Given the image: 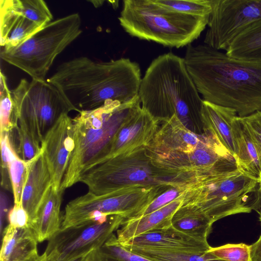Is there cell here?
<instances>
[{
  "label": "cell",
  "instance_id": "ab89813d",
  "mask_svg": "<svg viewBox=\"0 0 261 261\" xmlns=\"http://www.w3.org/2000/svg\"><path fill=\"white\" fill-rule=\"evenodd\" d=\"M93 251L87 253L83 254L82 255L79 256L77 257H76L68 261H89L90 254Z\"/></svg>",
  "mask_w": 261,
  "mask_h": 261
},
{
  "label": "cell",
  "instance_id": "d6a6232c",
  "mask_svg": "<svg viewBox=\"0 0 261 261\" xmlns=\"http://www.w3.org/2000/svg\"><path fill=\"white\" fill-rule=\"evenodd\" d=\"M208 252L216 258L224 261H250V245L244 243L211 247Z\"/></svg>",
  "mask_w": 261,
  "mask_h": 261
},
{
  "label": "cell",
  "instance_id": "277c9868",
  "mask_svg": "<svg viewBox=\"0 0 261 261\" xmlns=\"http://www.w3.org/2000/svg\"><path fill=\"white\" fill-rule=\"evenodd\" d=\"M167 183L183 191L181 206L202 213L214 223L261 207L259 180L238 169L222 173L181 174L169 177Z\"/></svg>",
  "mask_w": 261,
  "mask_h": 261
},
{
  "label": "cell",
  "instance_id": "8d00e7d4",
  "mask_svg": "<svg viewBox=\"0 0 261 261\" xmlns=\"http://www.w3.org/2000/svg\"><path fill=\"white\" fill-rule=\"evenodd\" d=\"M9 224L15 228L30 227V218L22 203L14 204L8 214Z\"/></svg>",
  "mask_w": 261,
  "mask_h": 261
},
{
  "label": "cell",
  "instance_id": "9a60e30c",
  "mask_svg": "<svg viewBox=\"0 0 261 261\" xmlns=\"http://www.w3.org/2000/svg\"><path fill=\"white\" fill-rule=\"evenodd\" d=\"M160 125L158 120L141 107L139 100L129 110L98 165L115 158L128 157L145 151Z\"/></svg>",
  "mask_w": 261,
  "mask_h": 261
},
{
  "label": "cell",
  "instance_id": "e0dca14e",
  "mask_svg": "<svg viewBox=\"0 0 261 261\" xmlns=\"http://www.w3.org/2000/svg\"><path fill=\"white\" fill-rule=\"evenodd\" d=\"M121 244L129 251L142 249L204 252L211 248L207 241L184 234L171 226L167 229L143 233Z\"/></svg>",
  "mask_w": 261,
  "mask_h": 261
},
{
  "label": "cell",
  "instance_id": "cb8c5ba5",
  "mask_svg": "<svg viewBox=\"0 0 261 261\" xmlns=\"http://www.w3.org/2000/svg\"><path fill=\"white\" fill-rule=\"evenodd\" d=\"M38 241L30 227L15 228L8 224L2 239L0 261H22L38 252Z\"/></svg>",
  "mask_w": 261,
  "mask_h": 261
},
{
  "label": "cell",
  "instance_id": "f35d334b",
  "mask_svg": "<svg viewBox=\"0 0 261 261\" xmlns=\"http://www.w3.org/2000/svg\"><path fill=\"white\" fill-rule=\"evenodd\" d=\"M22 261H48L46 254L39 255L38 252Z\"/></svg>",
  "mask_w": 261,
  "mask_h": 261
},
{
  "label": "cell",
  "instance_id": "3957f363",
  "mask_svg": "<svg viewBox=\"0 0 261 261\" xmlns=\"http://www.w3.org/2000/svg\"><path fill=\"white\" fill-rule=\"evenodd\" d=\"M138 96L141 107L160 123L176 115L189 129L194 125L202 129L203 100L184 58L169 52L153 59L142 78Z\"/></svg>",
  "mask_w": 261,
  "mask_h": 261
},
{
  "label": "cell",
  "instance_id": "30bf717a",
  "mask_svg": "<svg viewBox=\"0 0 261 261\" xmlns=\"http://www.w3.org/2000/svg\"><path fill=\"white\" fill-rule=\"evenodd\" d=\"M149 199V192L144 187L132 188L103 195L88 192L67 204L61 228L89 221L101 220L109 215H120L128 219L143 209Z\"/></svg>",
  "mask_w": 261,
  "mask_h": 261
},
{
  "label": "cell",
  "instance_id": "7402d4cb",
  "mask_svg": "<svg viewBox=\"0 0 261 261\" xmlns=\"http://www.w3.org/2000/svg\"><path fill=\"white\" fill-rule=\"evenodd\" d=\"M237 116L236 111L231 108L203 101L201 111L203 133L213 134L233 156L234 148L232 124Z\"/></svg>",
  "mask_w": 261,
  "mask_h": 261
},
{
  "label": "cell",
  "instance_id": "d4e9b609",
  "mask_svg": "<svg viewBox=\"0 0 261 261\" xmlns=\"http://www.w3.org/2000/svg\"><path fill=\"white\" fill-rule=\"evenodd\" d=\"M225 51V54L231 58L261 62V19L245 27Z\"/></svg>",
  "mask_w": 261,
  "mask_h": 261
},
{
  "label": "cell",
  "instance_id": "9c48e42d",
  "mask_svg": "<svg viewBox=\"0 0 261 261\" xmlns=\"http://www.w3.org/2000/svg\"><path fill=\"white\" fill-rule=\"evenodd\" d=\"M167 178L152 165L145 150L96 166L86 172L80 182L87 185L89 192L103 195L133 187L164 184Z\"/></svg>",
  "mask_w": 261,
  "mask_h": 261
},
{
  "label": "cell",
  "instance_id": "60d3db41",
  "mask_svg": "<svg viewBox=\"0 0 261 261\" xmlns=\"http://www.w3.org/2000/svg\"><path fill=\"white\" fill-rule=\"evenodd\" d=\"M96 4H93L95 7H99L101 6L105 2L104 1H95Z\"/></svg>",
  "mask_w": 261,
  "mask_h": 261
},
{
  "label": "cell",
  "instance_id": "2e32d148",
  "mask_svg": "<svg viewBox=\"0 0 261 261\" xmlns=\"http://www.w3.org/2000/svg\"><path fill=\"white\" fill-rule=\"evenodd\" d=\"M74 146L72 118L65 114L47 130L41 143L51 185L57 189H60Z\"/></svg>",
  "mask_w": 261,
  "mask_h": 261
},
{
  "label": "cell",
  "instance_id": "74e56055",
  "mask_svg": "<svg viewBox=\"0 0 261 261\" xmlns=\"http://www.w3.org/2000/svg\"><path fill=\"white\" fill-rule=\"evenodd\" d=\"M250 261H261V234L258 239L250 245Z\"/></svg>",
  "mask_w": 261,
  "mask_h": 261
},
{
  "label": "cell",
  "instance_id": "f546056e",
  "mask_svg": "<svg viewBox=\"0 0 261 261\" xmlns=\"http://www.w3.org/2000/svg\"><path fill=\"white\" fill-rule=\"evenodd\" d=\"M156 4L180 13L210 17L212 0H153Z\"/></svg>",
  "mask_w": 261,
  "mask_h": 261
},
{
  "label": "cell",
  "instance_id": "5bb4252c",
  "mask_svg": "<svg viewBox=\"0 0 261 261\" xmlns=\"http://www.w3.org/2000/svg\"><path fill=\"white\" fill-rule=\"evenodd\" d=\"M212 11L204 43L226 50L247 25L261 19V0H212Z\"/></svg>",
  "mask_w": 261,
  "mask_h": 261
},
{
  "label": "cell",
  "instance_id": "ffe728a7",
  "mask_svg": "<svg viewBox=\"0 0 261 261\" xmlns=\"http://www.w3.org/2000/svg\"><path fill=\"white\" fill-rule=\"evenodd\" d=\"M51 185L50 170L41 150L30 160L28 175L22 195L21 203L29 215L30 225L34 221L42 199Z\"/></svg>",
  "mask_w": 261,
  "mask_h": 261
},
{
  "label": "cell",
  "instance_id": "603a6c76",
  "mask_svg": "<svg viewBox=\"0 0 261 261\" xmlns=\"http://www.w3.org/2000/svg\"><path fill=\"white\" fill-rule=\"evenodd\" d=\"M235 159L237 169L259 180L260 167L257 153L252 138L241 117L232 124Z\"/></svg>",
  "mask_w": 261,
  "mask_h": 261
},
{
  "label": "cell",
  "instance_id": "d6986e66",
  "mask_svg": "<svg viewBox=\"0 0 261 261\" xmlns=\"http://www.w3.org/2000/svg\"><path fill=\"white\" fill-rule=\"evenodd\" d=\"M183 196L181 195L151 213L125 220L116 231L118 240L122 244L143 233L169 228L171 226L173 216L181 206Z\"/></svg>",
  "mask_w": 261,
  "mask_h": 261
},
{
  "label": "cell",
  "instance_id": "f1b7e54d",
  "mask_svg": "<svg viewBox=\"0 0 261 261\" xmlns=\"http://www.w3.org/2000/svg\"><path fill=\"white\" fill-rule=\"evenodd\" d=\"M153 261H224L216 258L208 252L161 251L136 249L129 251Z\"/></svg>",
  "mask_w": 261,
  "mask_h": 261
},
{
  "label": "cell",
  "instance_id": "44dd1931",
  "mask_svg": "<svg viewBox=\"0 0 261 261\" xmlns=\"http://www.w3.org/2000/svg\"><path fill=\"white\" fill-rule=\"evenodd\" d=\"M64 191L51 185L45 192L30 225L38 243L49 240L61 227V206Z\"/></svg>",
  "mask_w": 261,
  "mask_h": 261
},
{
  "label": "cell",
  "instance_id": "4316f807",
  "mask_svg": "<svg viewBox=\"0 0 261 261\" xmlns=\"http://www.w3.org/2000/svg\"><path fill=\"white\" fill-rule=\"evenodd\" d=\"M89 261H153L124 248L113 233L99 248L93 250Z\"/></svg>",
  "mask_w": 261,
  "mask_h": 261
},
{
  "label": "cell",
  "instance_id": "7c38bea8",
  "mask_svg": "<svg viewBox=\"0 0 261 261\" xmlns=\"http://www.w3.org/2000/svg\"><path fill=\"white\" fill-rule=\"evenodd\" d=\"M125 218L110 215L61 228L49 240L44 251L48 261H68L99 249L122 225Z\"/></svg>",
  "mask_w": 261,
  "mask_h": 261
},
{
  "label": "cell",
  "instance_id": "7a4b0ae2",
  "mask_svg": "<svg viewBox=\"0 0 261 261\" xmlns=\"http://www.w3.org/2000/svg\"><path fill=\"white\" fill-rule=\"evenodd\" d=\"M142 78L139 65L129 58L97 62L82 56L61 63L47 81L80 112L108 100L132 101L138 96Z\"/></svg>",
  "mask_w": 261,
  "mask_h": 261
},
{
  "label": "cell",
  "instance_id": "4fadbf2b",
  "mask_svg": "<svg viewBox=\"0 0 261 261\" xmlns=\"http://www.w3.org/2000/svg\"><path fill=\"white\" fill-rule=\"evenodd\" d=\"M53 18L44 1L1 0V45L4 50L17 46Z\"/></svg>",
  "mask_w": 261,
  "mask_h": 261
},
{
  "label": "cell",
  "instance_id": "484cf974",
  "mask_svg": "<svg viewBox=\"0 0 261 261\" xmlns=\"http://www.w3.org/2000/svg\"><path fill=\"white\" fill-rule=\"evenodd\" d=\"M213 223L202 213L181 205L175 213L171 220V226L175 230L204 241H207Z\"/></svg>",
  "mask_w": 261,
  "mask_h": 261
},
{
  "label": "cell",
  "instance_id": "8fae6325",
  "mask_svg": "<svg viewBox=\"0 0 261 261\" xmlns=\"http://www.w3.org/2000/svg\"><path fill=\"white\" fill-rule=\"evenodd\" d=\"M152 165L164 176L194 172L225 173L237 169L233 155L211 133L204 132L197 147L188 152L174 151L148 156Z\"/></svg>",
  "mask_w": 261,
  "mask_h": 261
},
{
  "label": "cell",
  "instance_id": "836d02e7",
  "mask_svg": "<svg viewBox=\"0 0 261 261\" xmlns=\"http://www.w3.org/2000/svg\"><path fill=\"white\" fill-rule=\"evenodd\" d=\"M241 118L252 138L257 153L260 167L259 184L261 191V110Z\"/></svg>",
  "mask_w": 261,
  "mask_h": 261
},
{
  "label": "cell",
  "instance_id": "ac0fdd59",
  "mask_svg": "<svg viewBox=\"0 0 261 261\" xmlns=\"http://www.w3.org/2000/svg\"><path fill=\"white\" fill-rule=\"evenodd\" d=\"M149 145L148 156L161 155L172 152L194 150L201 141L202 134H197L185 126L176 115L161 122Z\"/></svg>",
  "mask_w": 261,
  "mask_h": 261
},
{
  "label": "cell",
  "instance_id": "52a82bcc",
  "mask_svg": "<svg viewBox=\"0 0 261 261\" xmlns=\"http://www.w3.org/2000/svg\"><path fill=\"white\" fill-rule=\"evenodd\" d=\"M77 13L53 20L17 46L3 49L1 58L29 74L44 80L56 57L82 33Z\"/></svg>",
  "mask_w": 261,
  "mask_h": 261
},
{
  "label": "cell",
  "instance_id": "83f0119b",
  "mask_svg": "<svg viewBox=\"0 0 261 261\" xmlns=\"http://www.w3.org/2000/svg\"><path fill=\"white\" fill-rule=\"evenodd\" d=\"M18 116L12 91L8 88L5 75L1 72L0 130L11 133L18 126Z\"/></svg>",
  "mask_w": 261,
  "mask_h": 261
},
{
  "label": "cell",
  "instance_id": "1f68e13d",
  "mask_svg": "<svg viewBox=\"0 0 261 261\" xmlns=\"http://www.w3.org/2000/svg\"><path fill=\"white\" fill-rule=\"evenodd\" d=\"M18 144L16 152L25 161H30L41 151V143L23 124L18 123L16 128Z\"/></svg>",
  "mask_w": 261,
  "mask_h": 261
},
{
  "label": "cell",
  "instance_id": "5b68a950",
  "mask_svg": "<svg viewBox=\"0 0 261 261\" xmlns=\"http://www.w3.org/2000/svg\"><path fill=\"white\" fill-rule=\"evenodd\" d=\"M139 100V96L126 103L108 100L72 118L75 146L61 189L80 182L86 172L99 164L129 110Z\"/></svg>",
  "mask_w": 261,
  "mask_h": 261
},
{
  "label": "cell",
  "instance_id": "b9f144b4",
  "mask_svg": "<svg viewBox=\"0 0 261 261\" xmlns=\"http://www.w3.org/2000/svg\"><path fill=\"white\" fill-rule=\"evenodd\" d=\"M259 214V220L261 222V207L260 208V210H259V211L258 212Z\"/></svg>",
  "mask_w": 261,
  "mask_h": 261
},
{
  "label": "cell",
  "instance_id": "6da1fadb",
  "mask_svg": "<svg viewBox=\"0 0 261 261\" xmlns=\"http://www.w3.org/2000/svg\"><path fill=\"white\" fill-rule=\"evenodd\" d=\"M184 58L204 101L241 117L261 110V62L231 58L205 44L189 45Z\"/></svg>",
  "mask_w": 261,
  "mask_h": 261
},
{
  "label": "cell",
  "instance_id": "e575fe53",
  "mask_svg": "<svg viewBox=\"0 0 261 261\" xmlns=\"http://www.w3.org/2000/svg\"><path fill=\"white\" fill-rule=\"evenodd\" d=\"M182 194L183 191L178 187L170 186L166 191L154 198L133 218L143 216L156 211L175 200Z\"/></svg>",
  "mask_w": 261,
  "mask_h": 261
},
{
  "label": "cell",
  "instance_id": "d590c367",
  "mask_svg": "<svg viewBox=\"0 0 261 261\" xmlns=\"http://www.w3.org/2000/svg\"><path fill=\"white\" fill-rule=\"evenodd\" d=\"M14 132L11 133L1 132V172L3 175H9L8 167L9 163L19 156L13 137Z\"/></svg>",
  "mask_w": 261,
  "mask_h": 261
},
{
  "label": "cell",
  "instance_id": "ba28073f",
  "mask_svg": "<svg viewBox=\"0 0 261 261\" xmlns=\"http://www.w3.org/2000/svg\"><path fill=\"white\" fill-rule=\"evenodd\" d=\"M11 91L18 123L25 125L40 143L61 116L75 111L59 90L45 80L22 79Z\"/></svg>",
  "mask_w": 261,
  "mask_h": 261
},
{
  "label": "cell",
  "instance_id": "4dcf8cb0",
  "mask_svg": "<svg viewBox=\"0 0 261 261\" xmlns=\"http://www.w3.org/2000/svg\"><path fill=\"white\" fill-rule=\"evenodd\" d=\"M30 161H25L19 156L9 164L8 171L13 195L14 204L21 203L23 190L27 181Z\"/></svg>",
  "mask_w": 261,
  "mask_h": 261
},
{
  "label": "cell",
  "instance_id": "8992f818",
  "mask_svg": "<svg viewBox=\"0 0 261 261\" xmlns=\"http://www.w3.org/2000/svg\"><path fill=\"white\" fill-rule=\"evenodd\" d=\"M210 17L180 13L153 0H124L118 20L132 37L180 48L191 44L199 37Z\"/></svg>",
  "mask_w": 261,
  "mask_h": 261
}]
</instances>
